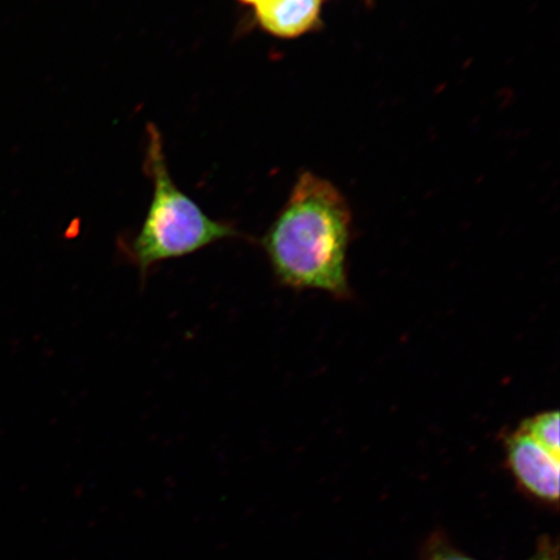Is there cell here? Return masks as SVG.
I'll use <instances>...</instances> for the list:
<instances>
[{"instance_id": "6da1fadb", "label": "cell", "mask_w": 560, "mask_h": 560, "mask_svg": "<svg viewBox=\"0 0 560 560\" xmlns=\"http://www.w3.org/2000/svg\"><path fill=\"white\" fill-rule=\"evenodd\" d=\"M350 237L352 214L347 200L330 182L305 173L262 237V248L280 284L346 301L352 299Z\"/></svg>"}, {"instance_id": "7a4b0ae2", "label": "cell", "mask_w": 560, "mask_h": 560, "mask_svg": "<svg viewBox=\"0 0 560 560\" xmlns=\"http://www.w3.org/2000/svg\"><path fill=\"white\" fill-rule=\"evenodd\" d=\"M147 130V167L153 179V196L143 226L128 249L143 277L160 262L195 254L210 244L241 235L229 223L210 219L174 185L160 132L155 125H149Z\"/></svg>"}, {"instance_id": "3957f363", "label": "cell", "mask_w": 560, "mask_h": 560, "mask_svg": "<svg viewBox=\"0 0 560 560\" xmlns=\"http://www.w3.org/2000/svg\"><path fill=\"white\" fill-rule=\"evenodd\" d=\"M502 445L509 470L517 485L537 500L557 503L560 457L545 450L517 427L503 435Z\"/></svg>"}, {"instance_id": "277c9868", "label": "cell", "mask_w": 560, "mask_h": 560, "mask_svg": "<svg viewBox=\"0 0 560 560\" xmlns=\"http://www.w3.org/2000/svg\"><path fill=\"white\" fill-rule=\"evenodd\" d=\"M322 0H257L256 18L266 32L295 38L319 25Z\"/></svg>"}, {"instance_id": "5b68a950", "label": "cell", "mask_w": 560, "mask_h": 560, "mask_svg": "<svg viewBox=\"0 0 560 560\" xmlns=\"http://www.w3.org/2000/svg\"><path fill=\"white\" fill-rule=\"evenodd\" d=\"M517 429L534 439L545 450L560 457L558 410H545L525 418L517 424Z\"/></svg>"}, {"instance_id": "8992f818", "label": "cell", "mask_w": 560, "mask_h": 560, "mask_svg": "<svg viewBox=\"0 0 560 560\" xmlns=\"http://www.w3.org/2000/svg\"><path fill=\"white\" fill-rule=\"evenodd\" d=\"M429 560H476L474 558L462 555L454 550L451 546L439 544L430 552Z\"/></svg>"}, {"instance_id": "52a82bcc", "label": "cell", "mask_w": 560, "mask_h": 560, "mask_svg": "<svg viewBox=\"0 0 560 560\" xmlns=\"http://www.w3.org/2000/svg\"><path fill=\"white\" fill-rule=\"evenodd\" d=\"M528 560H559L557 546L545 544L542 548Z\"/></svg>"}, {"instance_id": "ba28073f", "label": "cell", "mask_w": 560, "mask_h": 560, "mask_svg": "<svg viewBox=\"0 0 560 560\" xmlns=\"http://www.w3.org/2000/svg\"><path fill=\"white\" fill-rule=\"evenodd\" d=\"M241 2L243 3H247V4H255L257 2V0H241Z\"/></svg>"}]
</instances>
